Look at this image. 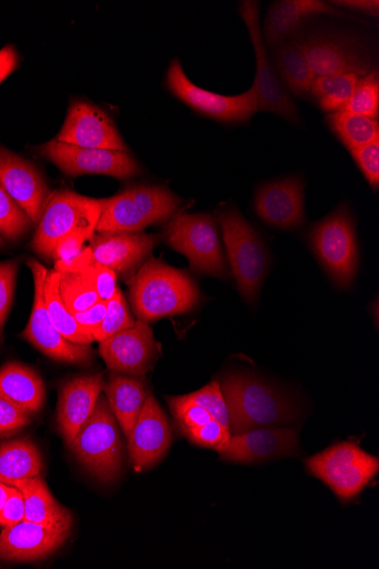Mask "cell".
<instances>
[{"instance_id": "obj_1", "label": "cell", "mask_w": 379, "mask_h": 569, "mask_svg": "<svg viewBox=\"0 0 379 569\" xmlns=\"http://www.w3.org/2000/svg\"><path fill=\"white\" fill-rule=\"evenodd\" d=\"M128 284L133 313L146 323L187 315L200 298L199 288L188 273L157 258H149Z\"/></svg>"}, {"instance_id": "obj_2", "label": "cell", "mask_w": 379, "mask_h": 569, "mask_svg": "<svg viewBox=\"0 0 379 569\" xmlns=\"http://www.w3.org/2000/svg\"><path fill=\"white\" fill-rule=\"evenodd\" d=\"M232 436L283 426L292 421L290 402L275 388L248 375H230L221 385Z\"/></svg>"}, {"instance_id": "obj_3", "label": "cell", "mask_w": 379, "mask_h": 569, "mask_svg": "<svg viewBox=\"0 0 379 569\" xmlns=\"http://www.w3.org/2000/svg\"><path fill=\"white\" fill-rule=\"evenodd\" d=\"M182 200L166 187L139 184L100 199L96 232H139L171 220Z\"/></svg>"}, {"instance_id": "obj_4", "label": "cell", "mask_w": 379, "mask_h": 569, "mask_svg": "<svg viewBox=\"0 0 379 569\" xmlns=\"http://www.w3.org/2000/svg\"><path fill=\"white\" fill-rule=\"evenodd\" d=\"M69 447L82 467L100 482L110 483L120 478L123 441L106 397H99L91 417Z\"/></svg>"}, {"instance_id": "obj_5", "label": "cell", "mask_w": 379, "mask_h": 569, "mask_svg": "<svg viewBox=\"0 0 379 569\" xmlns=\"http://www.w3.org/2000/svg\"><path fill=\"white\" fill-rule=\"evenodd\" d=\"M101 213L100 199L71 190L51 191L31 240V249L43 260L51 261L53 249L66 236L82 232L90 240L96 233Z\"/></svg>"}, {"instance_id": "obj_6", "label": "cell", "mask_w": 379, "mask_h": 569, "mask_svg": "<svg viewBox=\"0 0 379 569\" xmlns=\"http://www.w3.org/2000/svg\"><path fill=\"white\" fill-rule=\"evenodd\" d=\"M218 219L238 289L248 302H252L268 270L265 244L236 207H226L219 212Z\"/></svg>"}, {"instance_id": "obj_7", "label": "cell", "mask_w": 379, "mask_h": 569, "mask_svg": "<svg viewBox=\"0 0 379 569\" xmlns=\"http://www.w3.org/2000/svg\"><path fill=\"white\" fill-rule=\"evenodd\" d=\"M164 239L188 258L193 271L221 279L227 277L218 224L211 216L177 213L164 229Z\"/></svg>"}, {"instance_id": "obj_8", "label": "cell", "mask_w": 379, "mask_h": 569, "mask_svg": "<svg viewBox=\"0 0 379 569\" xmlns=\"http://www.w3.org/2000/svg\"><path fill=\"white\" fill-rule=\"evenodd\" d=\"M308 471L343 501L357 497L379 471V460L355 442H342L309 458Z\"/></svg>"}, {"instance_id": "obj_9", "label": "cell", "mask_w": 379, "mask_h": 569, "mask_svg": "<svg viewBox=\"0 0 379 569\" xmlns=\"http://www.w3.org/2000/svg\"><path fill=\"white\" fill-rule=\"evenodd\" d=\"M36 151L70 178L99 174L130 180L142 173L129 150L82 148L52 139Z\"/></svg>"}, {"instance_id": "obj_10", "label": "cell", "mask_w": 379, "mask_h": 569, "mask_svg": "<svg viewBox=\"0 0 379 569\" xmlns=\"http://www.w3.org/2000/svg\"><path fill=\"white\" fill-rule=\"evenodd\" d=\"M166 83L170 92L187 107L221 123H246L259 112L253 86L248 91L235 96L205 90L187 77L178 59L171 61Z\"/></svg>"}, {"instance_id": "obj_11", "label": "cell", "mask_w": 379, "mask_h": 569, "mask_svg": "<svg viewBox=\"0 0 379 569\" xmlns=\"http://www.w3.org/2000/svg\"><path fill=\"white\" fill-rule=\"evenodd\" d=\"M310 243L335 282L349 287L357 274L359 256L355 222L346 207L312 228Z\"/></svg>"}, {"instance_id": "obj_12", "label": "cell", "mask_w": 379, "mask_h": 569, "mask_svg": "<svg viewBox=\"0 0 379 569\" xmlns=\"http://www.w3.org/2000/svg\"><path fill=\"white\" fill-rule=\"evenodd\" d=\"M239 14L248 28L256 56L253 87L258 99V110L277 114L290 123L299 124L300 117L285 87L276 66L270 61L260 27V6L246 0L239 7Z\"/></svg>"}, {"instance_id": "obj_13", "label": "cell", "mask_w": 379, "mask_h": 569, "mask_svg": "<svg viewBox=\"0 0 379 569\" xmlns=\"http://www.w3.org/2000/svg\"><path fill=\"white\" fill-rule=\"evenodd\" d=\"M27 266L30 268L33 277L34 298L31 317L21 338L53 360L71 365L89 363L94 356L91 346H81L69 341L53 327L49 318L43 296L44 279L48 270L36 258H29Z\"/></svg>"}, {"instance_id": "obj_14", "label": "cell", "mask_w": 379, "mask_h": 569, "mask_svg": "<svg viewBox=\"0 0 379 569\" xmlns=\"http://www.w3.org/2000/svg\"><path fill=\"white\" fill-rule=\"evenodd\" d=\"M159 347L148 323L136 325L101 342L99 353L116 375L144 378L153 368Z\"/></svg>"}, {"instance_id": "obj_15", "label": "cell", "mask_w": 379, "mask_h": 569, "mask_svg": "<svg viewBox=\"0 0 379 569\" xmlns=\"http://www.w3.org/2000/svg\"><path fill=\"white\" fill-rule=\"evenodd\" d=\"M89 242L90 264L106 267L129 280L149 260L158 238L143 231L96 232Z\"/></svg>"}, {"instance_id": "obj_16", "label": "cell", "mask_w": 379, "mask_h": 569, "mask_svg": "<svg viewBox=\"0 0 379 569\" xmlns=\"http://www.w3.org/2000/svg\"><path fill=\"white\" fill-rule=\"evenodd\" d=\"M58 141L82 148L129 150L119 129L103 110L82 99H74Z\"/></svg>"}, {"instance_id": "obj_17", "label": "cell", "mask_w": 379, "mask_h": 569, "mask_svg": "<svg viewBox=\"0 0 379 569\" xmlns=\"http://www.w3.org/2000/svg\"><path fill=\"white\" fill-rule=\"evenodd\" d=\"M129 456L136 472H143L167 455L173 433L167 413L150 395L128 437Z\"/></svg>"}, {"instance_id": "obj_18", "label": "cell", "mask_w": 379, "mask_h": 569, "mask_svg": "<svg viewBox=\"0 0 379 569\" xmlns=\"http://www.w3.org/2000/svg\"><path fill=\"white\" fill-rule=\"evenodd\" d=\"M0 183L36 226L51 192L41 172L20 154L0 144Z\"/></svg>"}, {"instance_id": "obj_19", "label": "cell", "mask_w": 379, "mask_h": 569, "mask_svg": "<svg viewBox=\"0 0 379 569\" xmlns=\"http://www.w3.org/2000/svg\"><path fill=\"white\" fill-rule=\"evenodd\" d=\"M300 47L315 77L355 73L365 77L371 69L361 51L347 40L321 34L293 39Z\"/></svg>"}, {"instance_id": "obj_20", "label": "cell", "mask_w": 379, "mask_h": 569, "mask_svg": "<svg viewBox=\"0 0 379 569\" xmlns=\"http://www.w3.org/2000/svg\"><path fill=\"white\" fill-rule=\"evenodd\" d=\"M72 527L48 528L23 521L0 532V560L30 562L56 553L71 537Z\"/></svg>"}, {"instance_id": "obj_21", "label": "cell", "mask_w": 379, "mask_h": 569, "mask_svg": "<svg viewBox=\"0 0 379 569\" xmlns=\"http://www.w3.org/2000/svg\"><path fill=\"white\" fill-rule=\"evenodd\" d=\"M305 186L300 178H287L260 187L255 197V211L267 224L290 230L305 220Z\"/></svg>"}, {"instance_id": "obj_22", "label": "cell", "mask_w": 379, "mask_h": 569, "mask_svg": "<svg viewBox=\"0 0 379 569\" xmlns=\"http://www.w3.org/2000/svg\"><path fill=\"white\" fill-rule=\"evenodd\" d=\"M299 449V435L289 429H256L231 436L216 449L223 458L238 462H255L293 455Z\"/></svg>"}, {"instance_id": "obj_23", "label": "cell", "mask_w": 379, "mask_h": 569, "mask_svg": "<svg viewBox=\"0 0 379 569\" xmlns=\"http://www.w3.org/2000/svg\"><path fill=\"white\" fill-rule=\"evenodd\" d=\"M103 385L102 375H89L71 379L61 387L58 426L68 445L91 417Z\"/></svg>"}, {"instance_id": "obj_24", "label": "cell", "mask_w": 379, "mask_h": 569, "mask_svg": "<svg viewBox=\"0 0 379 569\" xmlns=\"http://www.w3.org/2000/svg\"><path fill=\"white\" fill-rule=\"evenodd\" d=\"M317 16H343L331 3L321 0H282L268 9L262 38L265 44L278 47L306 21Z\"/></svg>"}, {"instance_id": "obj_25", "label": "cell", "mask_w": 379, "mask_h": 569, "mask_svg": "<svg viewBox=\"0 0 379 569\" xmlns=\"http://www.w3.org/2000/svg\"><path fill=\"white\" fill-rule=\"evenodd\" d=\"M108 406L128 438L150 396L144 378L113 373L103 385Z\"/></svg>"}, {"instance_id": "obj_26", "label": "cell", "mask_w": 379, "mask_h": 569, "mask_svg": "<svg viewBox=\"0 0 379 569\" xmlns=\"http://www.w3.org/2000/svg\"><path fill=\"white\" fill-rule=\"evenodd\" d=\"M12 486L23 495L24 521L48 528L73 526L72 513L53 498L41 476L14 482Z\"/></svg>"}, {"instance_id": "obj_27", "label": "cell", "mask_w": 379, "mask_h": 569, "mask_svg": "<svg viewBox=\"0 0 379 569\" xmlns=\"http://www.w3.org/2000/svg\"><path fill=\"white\" fill-rule=\"evenodd\" d=\"M0 395L34 416L44 405L46 388L33 369L12 361L0 369Z\"/></svg>"}, {"instance_id": "obj_28", "label": "cell", "mask_w": 379, "mask_h": 569, "mask_svg": "<svg viewBox=\"0 0 379 569\" xmlns=\"http://www.w3.org/2000/svg\"><path fill=\"white\" fill-rule=\"evenodd\" d=\"M42 456L38 447L28 439L0 445V482H14L41 476Z\"/></svg>"}, {"instance_id": "obj_29", "label": "cell", "mask_w": 379, "mask_h": 569, "mask_svg": "<svg viewBox=\"0 0 379 569\" xmlns=\"http://www.w3.org/2000/svg\"><path fill=\"white\" fill-rule=\"evenodd\" d=\"M44 305L53 325L69 341L91 346L93 341L77 322L60 293V272L52 269L47 272L43 286Z\"/></svg>"}, {"instance_id": "obj_30", "label": "cell", "mask_w": 379, "mask_h": 569, "mask_svg": "<svg viewBox=\"0 0 379 569\" xmlns=\"http://www.w3.org/2000/svg\"><path fill=\"white\" fill-rule=\"evenodd\" d=\"M276 63L285 87L295 96L305 97L310 93L316 77L293 39L277 47Z\"/></svg>"}, {"instance_id": "obj_31", "label": "cell", "mask_w": 379, "mask_h": 569, "mask_svg": "<svg viewBox=\"0 0 379 569\" xmlns=\"http://www.w3.org/2000/svg\"><path fill=\"white\" fill-rule=\"evenodd\" d=\"M361 78L355 73L316 77L309 96L325 113L342 111Z\"/></svg>"}, {"instance_id": "obj_32", "label": "cell", "mask_w": 379, "mask_h": 569, "mask_svg": "<svg viewBox=\"0 0 379 569\" xmlns=\"http://www.w3.org/2000/svg\"><path fill=\"white\" fill-rule=\"evenodd\" d=\"M327 123L350 151L379 139L378 120L339 111L329 114Z\"/></svg>"}, {"instance_id": "obj_33", "label": "cell", "mask_w": 379, "mask_h": 569, "mask_svg": "<svg viewBox=\"0 0 379 569\" xmlns=\"http://www.w3.org/2000/svg\"><path fill=\"white\" fill-rule=\"evenodd\" d=\"M60 293L72 316L83 312L100 300L82 272H60Z\"/></svg>"}, {"instance_id": "obj_34", "label": "cell", "mask_w": 379, "mask_h": 569, "mask_svg": "<svg viewBox=\"0 0 379 569\" xmlns=\"http://www.w3.org/2000/svg\"><path fill=\"white\" fill-rule=\"evenodd\" d=\"M130 306L122 290L118 288L114 297L107 301L106 316L100 326L91 333L93 341L101 342L136 325Z\"/></svg>"}, {"instance_id": "obj_35", "label": "cell", "mask_w": 379, "mask_h": 569, "mask_svg": "<svg viewBox=\"0 0 379 569\" xmlns=\"http://www.w3.org/2000/svg\"><path fill=\"white\" fill-rule=\"evenodd\" d=\"M33 227L29 217L0 183V236L6 241H18L26 237Z\"/></svg>"}, {"instance_id": "obj_36", "label": "cell", "mask_w": 379, "mask_h": 569, "mask_svg": "<svg viewBox=\"0 0 379 569\" xmlns=\"http://www.w3.org/2000/svg\"><path fill=\"white\" fill-rule=\"evenodd\" d=\"M342 111L378 120L379 76L377 71H371L359 80Z\"/></svg>"}, {"instance_id": "obj_37", "label": "cell", "mask_w": 379, "mask_h": 569, "mask_svg": "<svg viewBox=\"0 0 379 569\" xmlns=\"http://www.w3.org/2000/svg\"><path fill=\"white\" fill-rule=\"evenodd\" d=\"M187 396L190 400L205 408L210 413L212 420L219 422L227 432L231 433L229 409L220 382L212 381L200 390Z\"/></svg>"}, {"instance_id": "obj_38", "label": "cell", "mask_w": 379, "mask_h": 569, "mask_svg": "<svg viewBox=\"0 0 379 569\" xmlns=\"http://www.w3.org/2000/svg\"><path fill=\"white\" fill-rule=\"evenodd\" d=\"M169 406L180 430L199 428L212 420L210 413L188 398V396L169 397Z\"/></svg>"}, {"instance_id": "obj_39", "label": "cell", "mask_w": 379, "mask_h": 569, "mask_svg": "<svg viewBox=\"0 0 379 569\" xmlns=\"http://www.w3.org/2000/svg\"><path fill=\"white\" fill-rule=\"evenodd\" d=\"M19 270L20 260L0 263V339L11 312Z\"/></svg>"}, {"instance_id": "obj_40", "label": "cell", "mask_w": 379, "mask_h": 569, "mask_svg": "<svg viewBox=\"0 0 379 569\" xmlns=\"http://www.w3.org/2000/svg\"><path fill=\"white\" fill-rule=\"evenodd\" d=\"M33 413L0 395V438L8 437L31 423Z\"/></svg>"}, {"instance_id": "obj_41", "label": "cell", "mask_w": 379, "mask_h": 569, "mask_svg": "<svg viewBox=\"0 0 379 569\" xmlns=\"http://www.w3.org/2000/svg\"><path fill=\"white\" fill-rule=\"evenodd\" d=\"M350 152L370 187L377 190L379 186V139Z\"/></svg>"}, {"instance_id": "obj_42", "label": "cell", "mask_w": 379, "mask_h": 569, "mask_svg": "<svg viewBox=\"0 0 379 569\" xmlns=\"http://www.w3.org/2000/svg\"><path fill=\"white\" fill-rule=\"evenodd\" d=\"M82 272L96 290L99 299L107 302L111 300L118 290V274L106 267L90 264Z\"/></svg>"}, {"instance_id": "obj_43", "label": "cell", "mask_w": 379, "mask_h": 569, "mask_svg": "<svg viewBox=\"0 0 379 569\" xmlns=\"http://www.w3.org/2000/svg\"><path fill=\"white\" fill-rule=\"evenodd\" d=\"M183 435L191 442L215 450L227 443L232 436L215 420H211L202 427L183 431Z\"/></svg>"}, {"instance_id": "obj_44", "label": "cell", "mask_w": 379, "mask_h": 569, "mask_svg": "<svg viewBox=\"0 0 379 569\" xmlns=\"http://www.w3.org/2000/svg\"><path fill=\"white\" fill-rule=\"evenodd\" d=\"M24 498L20 489L10 486L7 503L0 512V527L11 528L24 521Z\"/></svg>"}, {"instance_id": "obj_45", "label": "cell", "mask_w": 379, "mask_h": 569, "mask_svg": "<svg viewBox=\"0 0 379 569\" xmlns=\"http://www.w3.org/2000/svg\"><path fill=\"white\" fill-rule=\"evenodd\" d=\"M90 238L82 232H73L62 238L53 249L51 260L53 262H67L76 257Z\"/></svg>"}, {"instance_id": "obj_46", "label": "cell", "mask_w": 379, "mask_h": 569, "mask_svg": "<svg viewBox=\"0 0 379 569\" xmlns=\"http://www.w3.org/2000/svg\"><path fill=\"white\" fill-rule=\"evenodd\" d=\"M107 310V302L99 300L83 312L73 315L78 325L90 336L102 322Z\"/></svg>"}, {"instance_id": "obj_47", "label": "cell", "mask_w": 379, "mask_h": 569, "mask_svg": "<svg viewBox=\"0 0 379 569\" xmlns=\"http://www.w3.org/2000/svg\"><path fill=\"white\" fill-rule=\"evenodd\" d=\"M20 56L14 46L8 44L0 49V84L19 67Z\"/></svg>"}, {"instance_id": "obj_48", "label": "cell", "mask_w": 379, "mask_h": 569, "mask_svg": "<svg viewBox=\"0 0 379 569\" xmlns=\"http://www.w3.org/2000/svg\"><path fill=\"white\" fill-rule=\"evenodd\" d=\"M330 3L336 8H346L350 11H357L373 18L379 17L378 0H337V2Z\"/></svg>"}, {"instance_id": "obj_49", "label": "cell", "mask_w": 379, "mask_h": 569, "mask_svg": "<svg viewBox=\"0 0 379 569\" xmlns=\"http://www.w3.org/2000/svg\"><path fill=\"white\" fill-rule=\"evenodd\" d=\"M9 491H10V486H8L3 482H0V512H2V510L7 503V500L9 497Z\"/></svg>"}, {"instance_id": "obj_50", "label": "cell", "mask_w": 379, "mask_h": 569, "mask_svg": "<svg viewBox=\"0 0 379 569\" xmlns=\"http://www.w3.org/2000/svg\"><path fill=\"white\" fill-rule=\"evenodd\" d=\"M6 244V240L2 236H0V247Z\"/></svg>"}, {"instance_id": "obj_51", "label": "cell", "mask_w": 379, "mask_h": 569, "mask_svg": "<svg viewBox=\"0 0 379 569\" xmlns=\"http://www.w3.org/2000/svg\"><path fill=\"white\" fill-rule=\"evenodd\" d=\"M0 340H2V339H0Z\"/></svg>"}]
</instances>
